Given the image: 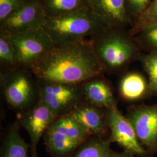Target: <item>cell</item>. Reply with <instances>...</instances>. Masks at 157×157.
Returning <instances> with one entry per match:
<instances>
[{
	"label": "cell",
	"mask_w": 157,
	"mask_h": 157,
	"mask_svg": "<svg viewBox=\"0 0 157 157\" xmlns=\"http://www.w3.org/2000/svg\"><path fill=\"white\" fill-rule=\"evenodd\" d=\"M140 59L148 76L149 92L157 96V49L141 56Z\"/></svg>",
	"instance_id": "ffe728a7"
},
{
	"label": "cell",
	"mask_w": 157,
	"mask_h": 157,
	"mask_svg": "<svg viewBox=\"0 0 157 157\" xmlns=\"http://www.w3.org/2000/svg\"><path fill=\"white\" fill-rule=\"evenodd\" d=\"M39 102L48 107L56 117L69 113L86 102L82 84L37 81Z\"/></svg>",
	"instance_id": "8992f818"
},
{
	"label": "cell",
	"mask_w": 157,
	"mask_h": 157,
	"mask_svg": "<svg viewBox=\"0 0 157 157\" xmlns=\"http://www.w3.org/2000/svg\"><path fill=\"white\" fill-rule=\"evenodd\" d=\"M111 141L99 136H91L83 143L69 157H108Z\"/></svg>",
	"instance_id": "d6986e66"
},
{
	"label": "cell",
	"mask_w": 157,
	"mask_h": 157,
	"mask_svg": "<svg viewBox=\"0 0 157 157\" xmlns=\"http://www.w3.org/2000/svg\"><path fill=\"white\" fill-rule=\"evenodd\" d=\"M86 100L90 104L106 109L117 107L112 89L102 75L82 83Z\"/></svg>",
	"instance_id": "4fadbf2b"
},
{
	"label": "cell",
	"mask_w": 157,
	"mask_h": 157,
	"mask_svg": "<svg viewBox=\"0 0 157 157\" xmlns=\"http://www.w3.org/2000/svg\"><path fill=\"white\" fill-rule=\"evenodd\" d=\"M156 22H157V0H152L146 10L132 22V28L129 31V33L132 36L136 35L144 27Z\"/></svg>",
	"instance_id": "7402d4cb"
},
{
	"label": "cell",
	"mask_w": 157,
	"mask_h": 157,
	"mask_svg": "<svg viewBox=\"0 0 157 157\" xmlns=\"http://www.w3.org/2000/svg\"><path fill=\"white\" fill-rule=\"evenodd\" d=\"M126 118L133 126L141 144L157 147V105H139L129 110Z\"/></svg>",
	"instance_id": "9c48e42d"
},
{
	"label": "cell",
	"mask_w": 157,
	"mask_h": 157,
	"mask_svg": "<svg viewBox=\"0 0 157 157\" xmlns=\"http://www.w3.org/2000/svg\"><path fill=\"white\" fill-rule=\"evenodd\" d=\"M48 129L64 135L81 144L92 136L82 124L69 114L57 117Z\"/></svg>",
	"instance_id": "5bb4252c"
},
{
	"label": "cell",
	"mask_w": 157,
	"mask_h": 157,
	"mask_svg": "<svg viewBox=\"0 0 157 157\" xmlns=\"http://www.w3.org/2000/svg\"><path fill=\"white\" fill-rule=\"evenodd\" d=\"M4 34L14 48L19 66L29 69L56 45L44 28Z\"/></svg>",
	"instance_id": "5b68a950"
},
{
	"label": "cell",
	"mask_w": 157,
	"mask_h": 157,
	"mask_svg": "<svg viewBox=\"0 0 157 157\" xmlns=\"http://www.w3.org/2000/svg\"><path fill=\"white\" fill-rule=\"evenodd\" d=\"M0 63L2 70L20 67L13 47L2 33H0Z\"/></svg>",
	"instance_id": "44dd1931"
},
{
	"label": "cell",
	"mask_w": 157,
	"mask_h": 157,
	"mask_svg": "<svg viewBox=\"0 0 157 157\" xmlns=\"http://www.w3.org/2000/svg\"><path fill=\"white\" fill-rule=\"evenodd\" d=\"M90 9L109 28L124 29L132 24L126 0H88Z\"/></svg>",
	"instance_id": "8fae6325"
},
{
	"label": "cell",
	"mask_w": 157,
	"mask_h": 157,
	"mask_svg": "<svg viewBox=\"0 0 157 157\" xmlns=\"http://www.w3.org/2000/svg\"><path fill=\"white\" fill-rule=\"evenodd\" d=\"M68 114L82 124L92 136L102 137L107 132L105 113L100 108L87 101L76 107Z\"/></svg>",
	"instance_id": "7c38bea8"
},
{
	"label": "cell",
	"mask_w": 157,
	"mask_h": 157,
	"mask_svg": "<svg viewBox=\"0 0 157 157\" xmlns=\"http://www.w3.org/2000/svg\"><path fill=\"white\" fill-rule=\"evenodd\" d=\"M56 118L48 107L40 102L22 112L18 123L28 133L31 157H37V147L40 140Z\"/></svg>",
	"instance_id": "30bf717a"
},
{
	"label": "cell",
	"mask_w": 157,
	"mask_h": 157,
	"mask_svg": "<svg viewBox=\"0 0 157 157\" xmlns=\"http://www.w3.org/2000/svg\"><path fill=\"white\" fill-rule=\"evenodd\" d=\"M47 17H56L89 8L88 0H38Z\"/></svg>",
	"instance_id": "ac0fdd59"
},
{
	"label": "cell",
	"mask_w": 157,
	"mask_h": 157,
	"mask_svg": "<svg viewBox=\"0 0 157 157\" xmlns=\"http://www.w3.org/2000/svg\"><path fill=\"white\" fill-rule=\"evenodd\" d=\"M90 41L104 72H119L139 56L140 45L133 36L124 29L109 28L90 39Z\"/></svg>",
	"instance_id": "7a4b0ae2"
},
{
	"label": "cell",
	"mask_w": 157,
	"mask_h": 157,
	"mask_svg": "<svg viewBox=\"0 0 157 157\" xmlns=\"http://www.w3.org/2000/svg\"><path fill=\"white\" fill-rule=\"evenodd\" d=\"M135 39L140 46L150 51L157 49V22L148 25L138 32Z\"/></svg>",
	"instance_id": "603a6c76"
},
{
	"label": "cell",
	"mask_w": 157,
	"mask_h": 157,
	"mask_svg": "<svg viewBox=\"0 0 157 157\" xmlns=\"http://www.w3.org/2000/svg\"><path fill=\"white\" fill-rule=\"evenodd\" d=\"M129 15L133 21L150 6L152 0H126Z\"/></svg>",
	"instance_id": "cb8c5ba5"
},
{
	"label": "cell",
	"mask_w": 157,
	"mask_h": 157,
	"mask_svg": "<svg viewBox=\"0 0 157 157\" xmlns=\"http://www.w3.org/2000/svg\"><path fill=\"white\" fill-rule=\"evenodd\" d=\"M0 79L6 101L13 108L23 112L39 102L37 80L29 69L2 70Z\"/></svg>",
	"instance_id": "277c9868"
},
{
	"label": "cell",
	"mask_w": 157,
	"mask_h": 157,
	"mask_svg": "<svg viewBox=\"0 0 157 157\" xmlns=\"http://www.w3.org/2000/svg\"><path fill=\"white\" fill-rule=\"evenodd\" d=\"M19 123L13 124L3 141L1 157H29L30 146L25 141L19 132Z\"/></svg>",
	"instance_id": "e0dca14e"
},
{
	"label": "cell",
	"mask_w": 157,
	"mask_h": 157,
	"mask_svg": "<svg viewBox=\"0 0 157 157\" xmlns=\"http://www.w3.org/2000/svg\"><path fill=\"white\" fill-rule=\"evenodd\" d=\"M105 118L107 126L111 133V142L117 143L132 155H143L146 154L133 126L119 112L117 107L106 109Z\"/></svg>",
	"instance_id": "ba28073f"
},
{
	"label": "cell",
	"mask_w": 157,
	"mask_h": 157,
	"mask_svg": "<svg viewBox=\"0 0 157 157\" xmlns=\"http://www.w3.org/2000/svg\"><path fill=\"white\" fill-rule=\"evenodd\" d=\"M30 70L39 82L67 84H80L104 72L90 40L55 45Z\"/></svg>",
	"instance_id": "6da1fadb"
},
{
	"label": "cell",
	"mask_w": 157,
	"mask_h": 157,
	"mask_svg": "<svg viewBox=\"0 0 157 157\" xmlns=\"http://www.w3.org/2000/svg\"><path fill=\"white\" fill-rule=\"evenodd\" d=\"M46 19L38 0H26L21 7L0 22V33L13 34L43 28Z\"/></svg>",
	"instance_id": "52a82bcc"
},
{
	"label": "cell",
	"mask_w": 157,
	"mask_h": 157,
	"mask_svg": "<svg viewBox=\"0 0 157 157\" xmlns=\"http://www.w3.org/2000/svg\"><path fill=\"white\" fill-rule=\"evenodd\" d=\"M26 0H0V22L21 7Z\"/></svg>",
	"instance_id": "d4e9b609"
},
{
	"label": "cell",
	"mask_w": 157,
	"mask_h": 157,
	"mask_svg": "<svg viewBox=\"0 0 157 157\" xmlns=\"http://www.w3.org/2000/svg\"><path fill=\"white\" fill-rule=\"evenodd\" d=\"M43 28L57 45L90 40L109 27L89 7L58 17H47Z\"/></svg>",
	"instance_id": "3957f363"
},
{
	"label": "cell",
	"mask_w": 157,
	"mask_h": 157,
	"mask_svg": "<svg viewBox=\"0 0 157 157\" xmlns=\"http://www.w3.org/2000/svg\"><path fill=\"white\" fill-rule=\"evenodd\" d=\"M47 151L52 157H69L82 144L47 129L44 136Z\"/></svg>",
	"instance_id": "9a60e30c"
},
{
	"label": "cell",
	"mask_w": 157,
	"mask_h": 157,
	"mask_svg": "<svg viewBox=\"0 0 157 157\" xmlns=\"http://www.w3.org/2000/svg\"><path fill=\"white\" fill-rule=\"evenodd\" d=\"M148 90V84L144 78L139 73H128L121 79L119 93L128 101L138 100L144 97Z\"/></svg>",
	"instance_id": "2e32d148"
},
{
	"label": "cell",
	"mask_w": 157,
	"mask_h": 157,
	"mask_svg": "<svg viewBox=\"0 0 157 157\" xmlns=\"http://www.w3.org/2000/svg\"><path fill=\"white\" fill-rule=\"evenodd\" d=\"M131 154L129 153L127 151L122 152H110L109 155L108 157H131Z\"/></svg>",
	"instance_id": "484cf974"
}]
</instances>
